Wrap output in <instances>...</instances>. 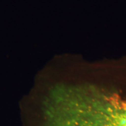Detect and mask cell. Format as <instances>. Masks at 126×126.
<instances>
[{
	"mask_svg": "<svg viewBox=\"0 0 126 126\" xmlns=\"http://www.w3.org/2000/svg\"><path fill=\"white\" fill-rule=\"evenodd\" d=\"M71 96L78 126H126V96L117 91L88 83Z\"/></svg>",
	"mask_w": 126,
	"mask_h": 126,
	"instance_id": "cell-1",
	"label": "cell"
}]
</instances>
